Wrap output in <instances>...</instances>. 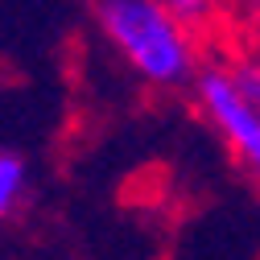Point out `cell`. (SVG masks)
I'll use <instances>...</instances> for the list:
<instances>
[{
    "label": "cell",
    "mask_w": 260,
    "mask_h": 260,
    "mask_svg": "<svg viewBox=\"0 0 260 260\" xmlns=\"http://www.w3.org/2000/svg\"><path fill=\"white\" fill-rule=\"evenodd\" d=\"M95 21L124 62L153 87H182L199 71L194 38L157 0H104L95 5Z\"/></svg>",
    "instance_id": "1"
},
{
    "label": "cell",
    "mask_w": 260,
    "mask_h": 260,
    "mask_svg": "<svg viewBox=\"0 0 260 260\" xmlns=\"http://www.w3.org/2000/svg\"><path fill=\"white\" fill-rule=\"evenodd\" d=\"M194 91H199V104L207 108L211 124L219 128V137L227 141L244 166H260V108H252L240 87L232 83V71L211 62V67L194 71Z\"/></svg>",
    "instance_id": "2"
},
{
    "label": "cell",
    "mask_w": 260,
    "mask_h": 260,
    "mask_svg": "<svg viewBox=\"0 0 260 260\" xmlns=\"http://www.w3.org/2000/svg\"><path fill=\"white\" fill-rule=\"evenodd\" d=\"M29 194V161L17 149H0V219H9Z\"/></svg>",
    "instance_id": "3"
},
{
    "label": "cell",
    "mask_w": 260,
    "mask_h": 260,
    "mask_svg": "<svg viewBox=\"0 0 260 260\" xmlns=\"http://www.w3.org/2000/svg\"><path fill=\"white\" fill-rule=\"evenodd\" d=\"M166 9H170V17L186 29L190 38H194V29H199V21H207V17H211V9H207V5H199V0H174V5H166Z\"/></svg>",
    "instance_id": "4"
}]
</instances>
